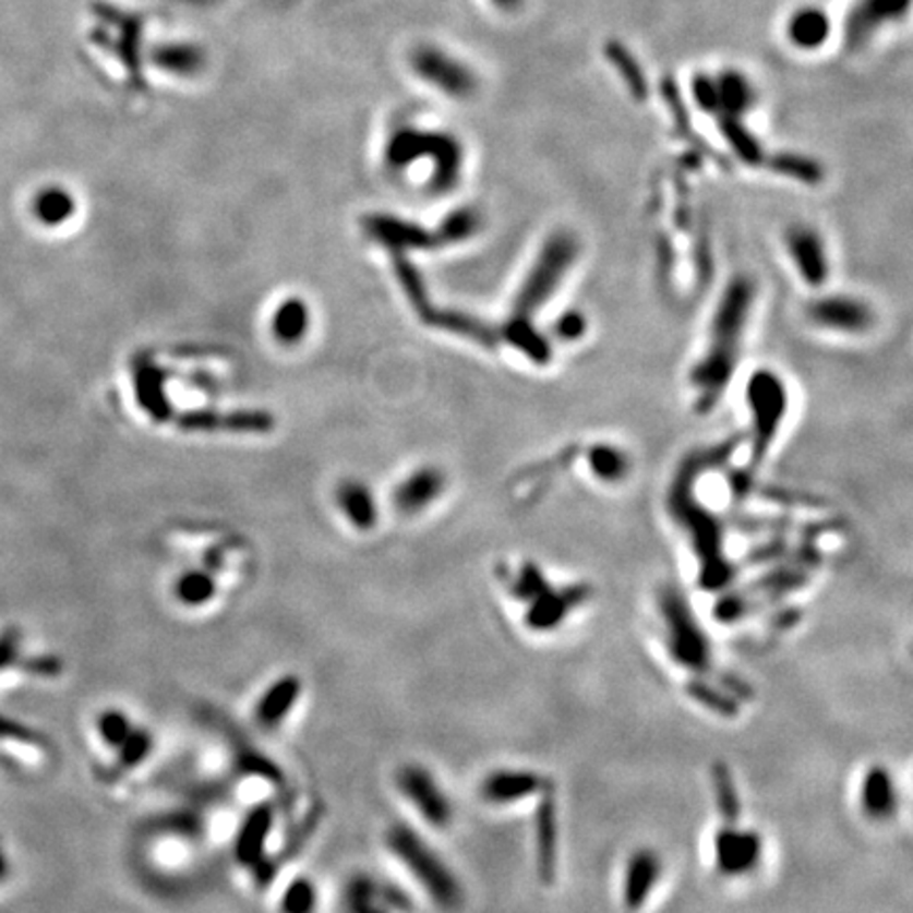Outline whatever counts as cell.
I'll list each match as a JSON object with an SVG mask.
<instances>
[{"label": "cell", "instance_id": "obj_16", "mask_svg": "<svg viewBox=\"0 0 913 913\" xmlns=\"http://www.w3.org/2000/svg\"><path fill=\"white\" fill-rule=\"evenodd\" d=\"M660 876H662L660 856L649 848L637 850L630 856L626 865V874H624V886H622L624 908L628 912H639L649 901V894L656 888Z\"/></svg>", "mask_w": 913, "mask_h": 913}, {"label": "cell", "instance_id": "obj_25", "mask_svg": "<svg viewBox=\"0 0 913 913\" xmlns=\"http://www.w3.org/2000/svg\"><path fill=\"white\" fill-rule=\"evenodd\" d=\"M719 130H721L723 137L728 140V144L732 146V151L743 159L744 164H748V166L761 164L764 151H761L759 142L755 140V135L746 130L741 117L721 115L719 117Z\"/></svg>", "mask_w": 913, "mask_h": 913}, {"label": "cell", "instance_id": "obj_3", "mask_svg": "<svg viewBox=\"0 0 913 913\" xmlns=\"http://www.w3.org/2000/svg\"><path fill=\"white\" fill-rule=\"evenodd\" d=\"M579 254V243L572 233L556 231L541 245L538 259L527 273L514 301V320L531 322L533 315L558 290Z\"/></svg>", "mask_w": 913, "mask_h": 913}, {"label": "cell", "instance_id": "obj_24", "mask_svg": "<svg viewBox=\"0 0 913 913\" xmlns=\"http://www.w3.org/2000/svg\"><path fill=\"white\" fill-rule=\"evenodd\" d=\"M153 60L161 70L178 74V76H193L203 67L202 51L195 45H187V43H171V45L157 47V51L153 53Z\"/></svg>", "mask_w": 913, "mask_h": 913}, {"label": "cell", "instance_id": "obj_19", "mask_svg": "<svg viewBox=\"0 0 913 913\" xmlns=\"http://www.w3.org/2000/svg\"><path fill=\"white\" fill-rule=\"evenodd\" d=\"M861 808L874 820H888L897 814L899 795L892 774L884 766H874L861 784Z\"/></svg>", "mask_w": 913, "mask_h": 913}, {"label": "cell", "instance_id": "obj_34", "mask_svg": "<svg viewBox=\"0 0 913 913\" xmlns=\"http://www.w3.org/2000/svg\"><path fill=\"white\" fill-rule=\"evenodd\" d=\"M153 750V736L144 728H134L132 734L125 738V743L117 748L119 764L128 770L140 766Z\"/></svg>", "mask_w": 913, "mask_h": 913}, {"label": "cell", "instance_id": "obj_14", "mask_svg": "<svg viewBox=\"0 0 913 913\" xmlns=\"http://www.w3.org/2000/svg\"><path fill=\"white\" fill-rule=\"evenodd\" d=\"M550 780L529 770H497L482 780L480 793L482 800L495 806L516 804L531 795H545L550 791Z\"/></svg>", "mask_w": 913, "mask_h": 913}, {"label": "cell", "instance_id": "obj_42", "mask_svg": "<svg viewBox=\"0 0 913 913\" xmlns=\"http://www.w3.org/2000/svg\"><path fill=\"white\" fill-rule=\"evenodd\" d=\"M497 9H502V11H514V9H518L520 4H522V0H491Z\"/></svg>", "mask_w": 913, "mask_h": 913}, {"label": "cell", "instance_id": "obj_32", "mask_svg": "<svg viewBox=\"0 0 913 913\" xmlns=\"http://www.w3.org/2000/svg\"><path fill=\"white\" fill-rule=\"evenodd\" d=\"M135 725L123 710L108 709L98 717V734L106 746L119 748L125 738L132 734Z\"/></svg>", "mask_w": 913, "mask_h": 913}, {"label": "cell", "instance_id": "obj_2", "mask_svg": "<svg viewBox=\"0 0 913 913\" xmlns=\"http://www.w3.org/2000/svg\"><path fill=\"white\" fill-rule=\"evenodd\" d=\"M385 845L439 908L446 912L461 908L464 888L459 879L412 827L403 822L392 825L385 833Z\"/></svg>", "mask_w": 913, "mask_h": 913}, {"label": "cell", "instance_id": "obj_10", "mask_svg": "<svg viewBox=\"0 0 913 913\" xmlns=\"http://www.w3.org/2000/svg\"><path fill=\"white\" fill-rule=\"evenodd\" d=\"M343 912L408 913L410 901L396 886L383 884L367 874H358L347 881L343 890Z\"/></svg>", "mask_w": 913, "mask_h": 913}, {"label": "cell", "instance_id": "obj_30", "mask_svg": "<svg viewBox=\"0 0 913 913\" xmlns=\"http://www.w3.org/2000/svg\"><path fill=\"white\" fill-rule=\"evenodd\" d=\"M770 168L774 169L777 173L789 176V178L806 182V184H816V182L822 180V168L810 157L795 155V153H780L777 157H772Z\"/></svg>", "mask_w": 913, "mask_h": 913}, {"label": "cell", "instance_id": "obj_18", "mask_svg": "<svg viewBox=\"0 0 913 913\" xmlns=\"http://www.w3.org/2000/svg\"><path fill=\"white\" fill-rule=\"evenodd\" d=\"M558 845V822L556 806L550 793L541 800L536 814V854H538V874L543 884H552L556 876V848Z\"/></svg>", "mask_w": 913, "mask_h": 913}, {"label": "cell", "instance_id": "obj_4", "mask_svg": "<svg viewBox=\"0 0 913 913\" xmlns=\"http://www.w3.org/2000/svg\"><path fill=\"white\" fill-rule=\"evenodd\" d=\"M660 611L666 624L669 649L676 664L698 675L709 673L712 660L710 642L685 597L676 588H664L660 592Z\"/></svg>", "mask_w": 913, "mask_h": 913}, {"label": "cell", "instance_id": "obj_7", "mask_svg": "<svg viewBox=\"0 0 913 913\" xmlns=\"http://www.w3.org/2000/svg\"><path fill=\"white\" fill-rule=\"evenodd\" d=\"M396 784L400 793L405 795V800L410 802V806L421 814V818L428 825L436 829H446L451 825L453 820L451 800L446 797L439 780L428 768L417 766V764L403 766L396 774Z\"/></svg>", "mask_w": 913, "mask_h": 913}, {"label": "cell", "instance_id": "obj_6", "mask_svg": "<svg viewBox=\"0 0 913 913\" xmlns=\"http://www.w3.org/2000/svg\"><path fill=\"white\" fill-rule=\"evenodd\" d=\"M748 403L755 425L753 457L759 461L774 442L778 425L786 410V394L782 381L770 371L757 372L748 383Z\"/></svg>", "mask_w": 913, "mask_h": 913}, {"label": "cell", "instance_id": "obj_9", "mask_svg": "<svg viewBox=\"0 0 913 913\" xmlns=\"http://www.w3.org/2000/svg\"><path fill=\"white\" fill-rule=\"evenodd\" d=\"M912 0H856L844 22V40L850 49L865 47L879 28L908 15Z\"/></svg>", "mask_w": 913, "mask_h": 913}, {"label": "cell", "instance_id": "obj_20", "mask_svg": "<svg viewBox=\"0 0 913 913\" xmlns=\"http://www.w3.org/2000/svg\"><path fill=\"white\" fill-rule=\"evenodd\" d=\"M831 36V20L820 7H800L786 22V38L802 51L820 49Z\"/></svg>", "mask_w": 913, "mask_h": 913}, {"label": "cell", "instance_id": "obj_15", "mask_svg": "<svg viewBox=\"0 0 913 913\" xmlns=\"http://www.w3.org/2000/svg\"><path fill=\"white\" fill-rule=\"evenodd\" d=\"M786 250L797 273L814 288L822 286L829 275V259L825 243L810 227H793L786 233Z\"/></svg>", "mask_w": 913, "mask_h": 913}, {"label": "cell", "instance_id": "obj_37", "mask_svg": "<svg viewBox=\"0 0 913 913\" xmlns=\"http://www.w3.org/2000/svg\"><path fill=\"white\" fill-rule=\"evenodd\" d=\"M307 326V313L299 303H288L277 315V333L284 338H297Z\"/></svg>", "mask_w": 913, "mask_h": 913}, {"label": "cell", "instance_id": "obj_38", "mask_svg": "<svg viewBox=\"0 0 913 913\" xmlns=\"http://www.w3.org/2000/svg\"><path fill=\"white\" fill-rule=\"evenodd\" d=\"M70 209H72V200L68 197L67 193L56 191V189L43 193L40 200H38V214L49 223L51 220L53 223L62 220L67 214H70Z\"/></svg>", "mask_w": 913, "mask_h": 913}, {"label": "cell", "instance_id": "obj_17", "mask_svg": "<svg viewBox=\"0 0 913 913\" xmlns=\"http://www.w3.org/2000/svg\"><path fill=\"white\" fill-rule=\"evenodd\" d=\"M301 692H303V683L299 676L284 675L279 676L275 683H271L269 687L263 692V696L259 698L256 709H254V719L259 728L267 732L277 730L297 707Z\"/></svg>", "mask_w": 913, "mask_h": 913}, {"label": "cell", "instance_id": "obj_23", "mask_svg": "<svg viewBox=\"0 0 913 913\" xmlns=\"http://www.w3.org/2000/svg\"><path fill=\"white\" fill-rule=\"evenodd\" d=\"M271 820L269 808H259L243 822L236 845L237 856L243 865H256V861L263 856L265 842L269 838Z\"/></svg>", "mask_w": 913, "mask_h": 913}, {"label": "cell", "instance_id": "obj_26", "mask_svg": "<svg viewBox=\"0 0 913 913\" xmlns=\"http://www.w3.org/2000/svg\"><path fill=\"white\" fill-rule=\"evenodd\" d=\"M687 694L700 707L712 710L721 717H736L738 714V700L730 692H725L721 687H714V685H710L698 676L687 683Z\"/></svg>", "mask_w": 913, "mask_h": 913}, {"label": "cell", "instance_id": "obj_35", "mask_svg": "<svg viewBox=\"0 0 913 913\" xmlns=\"http://www.w3.org/2000/svg\"><path fill=\"white\" fill-rule=\"evenodd\" d=\"M550 588L548 579L543 577L540 569L531 563L522 565L520 574L516 577V581L512 584V594L525 603H531L533 599H538L541 592H545Z\"/></svg>", "mask_w": 913, "mask_h": 913}, {"label": "cell", "instance_id": "obj_28", "mask_svg": "<svg viewBox=\"0 0 913 913\" xmlns=\"http://www.w3.org/2000/svg\"><path fill=\"white\" fill-rule=\"evenodd\" d=\"M712 782H714V793H717V806L721 810V816L734 825L741 812V800H738V791L734 784V777L730 772V768L725 764H714L712 766Z\"/></svg>", "mask_w": 913, "mask_h": 913}, {"label": "cell", "instance_id": "obj_5", "mask_svg": "<svg viewBox=\"0 0 913 913\" xmlns=\"http://www.w3.org/2000/svg\"><path fill=\"white\" fill-rule=\"evenodd\" d=\"M387 157L394 166H406L415 159H434V184L436 189H448L461 171V144L448 134L403 130L394 135L387 148Z\"/></svg>", "mask_w": 913, "mask_h": 913}, {"label": "cell", "instance_id": "obj_36", "mask_svg": "<svg viewBox=\"0 0 913 913\" xmlns=\"http://www.w3.org/2000/svg\"><path fill=\"white\" fill-rule=\"evenodd\" d=\"M692 98L702 112L717 115L719 112V92H717L714 76H710L707 72H698L696 76H692Z\"/></svg>", "mask_w": 913, "mask_h": 913}, {"label": "cell", "instance_id": "obj_40", "mask_svg": "<svg viewBox=\"0 0 913 913\" xmlns=\"http://www.w3.org/2000/svg\"><path fill=\"white\" fill-rule=\"evenodd\" d=\"M556 333L563 340H577L586 333V320L581 317V313L577 311H569L565 313L558 324H556Z\"/></svg>", "mask_w": 913, "mask_h": 913}, {"label": "cell", "instance_id": "obj_41", "mask_svg": "<svg viewBox=\"0 0 913 913\" xmlns=\"http://www.w3.org/2000/svg\"><path fill=\"white\" fill-rule=\"evenodd\" d=\"M746 611V601L744 597L738 594H725L719 603H717V617L723 622H734L738 617H743Z\"/></svg>", "mask_w": 913, "mask_h": 913}, {"label": "cell", "instance_id": "obj_22", "mask_svg": "<svg viewBox=\"0 0 913 913\" xmlns=\"http://www.w3.org/2000/svg\"><path fill=\"white\" fill-rule=\"evenodd\" d=\"M717 81L719 92V115L728 117H743L755 104V92L748 79L738 70H723Z\"/></svg>", "mask_w": 913, "mask_h": 913}, {"label": "cell", "instance_id": "obj_31", "mask_svg": "<svg viewBox=\"0 0 913 913\" xmlns=\"http://www.w3.org/2000/svg\"><path fill=\"white\" fill-rule=\"evenodd\" d=\"M440 476L436 472L417 473L412 480H408L405 489L400 491V506L405 509H419L432 502L440 493Z\"/></svg>", "mask_w": 913, "mask_h": 913}, {"label": "cell", "instance_id": "obj_13", "mask_svg": "<svg viewBox=\"0 0 913 913\" xmlns=\"http://www.w3.org/2000/svg\"><path fill=\"white\" fill-rule=\"evenodd\" d=\"M588 597H590L588 586H569L563 590H554L550 586L545 592H541L538 599L529 603V611L525 613V624L529 630H536V633L554 630Z\"/></svg>", "mask_w": 913, "mask_h": 913}, {"label": "cell", "instance_id": "obj_1", "mask_svg": "<svg viewBox=\"0 0 913 913\" xmlns=\"http://www.w3.org/2000/svg\"><path fill=\"white\" fill-rule=\"evenodd\" d=\"M755 301V286L746 279H734L717 307L709 347L705 358L692 372V385L698 392V405H714L723 387L730 383L741 351L744 328Z\"/></svg>", "mask_w": 913, "mask_h": 913}, {"label": "cell", "instance_id": "obj_8", "mask_svg": "<svg viewBox=\"0 0 913 913\" xmlns=\"http://www.w3.org/2000/svg\"><path fill=\"white\" fill-rule=\"evenodd\" d=\"M415 72L430 85L453 98H468L476 89V76L468 64L444 49L425 45L412 53Z\"/></svg>", "mask_w": 913, "mask_h": 913}, {"label": "cell", "instance_id": "obj_33", "mask_svg": "<svg viewBox=\"0 0 913 913\" xmlns=\"http://www.w3.org/2000/svg\"><path fill=\"white\" fill-rule=\"evenodd\" d=\"M317 908V892L315 886L307 878L295 879L281 897L279 910L281 913H315Z\"/></svg>", "mask_w": 913, "mask_h": 913}, {"label": "cell", "instance_id": "obj_39", "mask_svg": "<svg viewBox=\"0 0 913 913\" xmlns=\"http://www.w3.org/2000/svg\"><path fill=\"white\" fill-rule=\"evenodd\" d=\"M345 509L349 512L351 520L358 527H371V522L374 520V514H372L371 500H369V495L364 491L351 489L345 495Z\"/></svg>", "mask_w": 913, "mask_h": 913}, {"label": "cell", "instance_id": "obj_12", "mask_svg": "<svg viewBox=\"0 0 913 913\" xmlns=\"http://www.w3.org/2000/svg\"><path fill=\"white\" fill-rule=\"evenodd\" d=\"M761 852L764 842L755 831H738L734 827H725L714 838L717 869L730 878L750 874L759 865Z\"/></svg>", "mask_w": 913, "mask_h": 913}, {"label": "cell", "instance_id": "obj_11", "mask_svg": "<svg viewBox=\"0 0 913 913\" xmlns=\"http://www.w3.org/2000/svg\"><path fill=\"white\" fill-rule=\"evenodd\" d=\"M808 317L812 324L825 331L861 335L874 326V311L852 297L833 295L820 297L808 304Z\"/></svg>", "mask_w": 913, "mask_h": 913}, {"label": "cell", "instance_id": "obj_21", "mask_svg": "<svg viewBox=\"0 0 913 913\" xmlns=\"http://www.w3.org/2000/svg\"><path fill=\"white\" fill-rule=\"evenodd\" d=\"M603 53L611 62L613 70L617 72V76L622 79V83L626 85L628 94L637 101H645L649 98V81L647 74L642 70L639 60L633 56V51L622 45L620 40H608L603 47Z\"/></svg>", "mask_w": 913, "mask_h": 913}, {"label": "cell", "instance_id": "obj_27", "mask_svg": "<svg viewBox=\"0 0 913 913\" xmlns=\"http://www.w3.org/2000/svg\"><path fill=\"white\" fill-rule=\"evenodd\" d=\"M590 468L603 482H620L628 473V457L609 444H599L590 448Z\"/></svg>", "mask_w": 913, "mask_h": 913}, {"label": "cell", "instance_id": "obj_29", "mask_svg": "<svg viewBox=\"0 0 913 913\" xmlns=\"http://www.w3.org/2000/svg\"><path fill=\"white\" fill-rule=\"evenodd\" d=\"M214 594H216V586L207 574L191 572V574L182 575L176 584V599L187 608H202L214 599Z\"/></svg>", "mask_w": 913, "mask_h": 913}]
</instances>
